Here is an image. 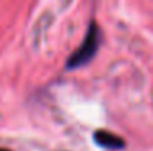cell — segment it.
Returning <instances> with one entry per match:
<instances>
[{"label":"cell","mask_w":153,"mask_h":151,"mask_svg":"<svg viewBox=\"0 0 153 151\" xmlns=\"http://www.w3.org/2000/svg\"><path fill=\"white\" fill-rule=\"evenodd\" d=\"M100 46H101V31L96 26V23H91L88 26V31H86L82 44L68 57L67 68L74 70V68H80V67L86 65L88 62H91L93 57L96 55L98 49H100Z\"/></svg>","instance_id":"6da1fadb"},{"label":"cell","mask_w":153,"mask_h":151,"mask_svg":"<svg viewBox=\"0 0 153 151\" xmlns=\"http://www.w3.org/2000/svg\"><path fill=\"white\" fill-rule=\"evenodd\" d=\"M94 143L101 148H106V150H122L126 146V141L121 138L119 135L111 133L108 130H96L93 135Z\"/></svg>","instance_id":"7a4b0ae2"},{"label":"cell","mask_w":153,"mask_h":151,"mask_svg":"<svg viewBox=\"0 0 153 151\" xmlns=\"http://www.w3.org/2000/svg\"><path fill=\"white\" fill-rule=\"evenodd\" d=\"M0 151H10V150H3V148H0Z\"/></svg>","instance_id":"3957f363"}]
</instances>
